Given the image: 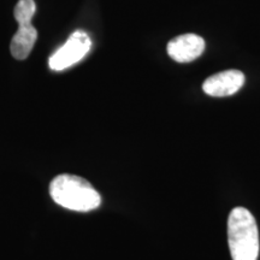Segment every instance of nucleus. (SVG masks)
Masks as SVG:
<instances>
[{
    "label": "nucleus",
    "mask_w": 260,
    "mask_h": 260,
    "mask_svg": "<svg viewBox=\"0 0 260 260\" xmlns=\"http://www.w3.org/2000/svg\"><path fill=\"white\" fill-rule=\"evenodd\" d=\"M37 11L34 0H19L15 8V18L18 23L16 31L10 45V51L16 59L23 60L28 58L38 39V30L31 23Z\"/></svg>",
    "instance_id": "obj_3"
},
{
    "label": "nucleus",
    "mask_w": 260,
    "mask_h": 260,
    "mask_svg": "<svg viewBox=\"0 0 260 260\" xmlns=\"http://www.w3.org/2000/svg\"><path fill=\"white\" fill-rule=\"evenodd\" d=\"M92 47L89 35L83 30H77L70 35L68 41L52 54L48 67L53 71H63L83 59Z\"/></svg>",
    "instance_id": "obj_4"
},
{
    "label": "nucleus",
    "mask_w": 260,
    "mask_h": 260,
    "mask_svg": "<svg viewBox=\"0 0 260 260\" xmlns=\"http://www.w3.org/2000/svg\"><path fill=\"white\" fill-rule=\"evenodd\" d=\"M245 83V75L240 70H225L214 74L205 81L203 90L210 96H229L239 92Z\"/></svg>",
    "instance_id": "obj_5"
},
{
    "label": "nucleus",
    "mask_w": 260,
    "mask_h": 260,
    "mask_svg": "<svg viewBox=\"0 0 260 260\" xmlns=\"http://www.w3.org/2000/svg\"><path fill=\"white\" fill-rule=\"evenodd\" d=\"M228 245L233 260H258V225L254 216L245 207H235L229 214Z\"/></svg>",
    "instance_id": "obj_2"
},
{
    "label": "nucleus",
    "mask_w": 260,
    "mask_h": 260,
    "mask_svg": "<svg viewBox=\"0 0 260 260\" xmlns=\"http://www.w3.org/2000/svg\"><path fill=\"white\" fill-rule=\"evenodd\" d=\"M50 195L59 206L77 212H88L102 204V197L88 181L69 174L58 175L52 180Z\"/></svg>",
    "instance_id": "obj_1"
},
{
    "label": "nucleus",
    "mask_w": 260,
    "mask_h": 260,
    "mask_svg": "<svg viewBox=\"0 0 260 260\" xmlns=\"http://www.w3.org/2000/svg\"><path fill=\"white\" fill-rule=\"evenodd\" d=\"M205 51V40L197 34H184L174 38L168 44V53L177 63H189Z\"/></svg>",
    "instance_id": "obj_6"
}]
</instances>
